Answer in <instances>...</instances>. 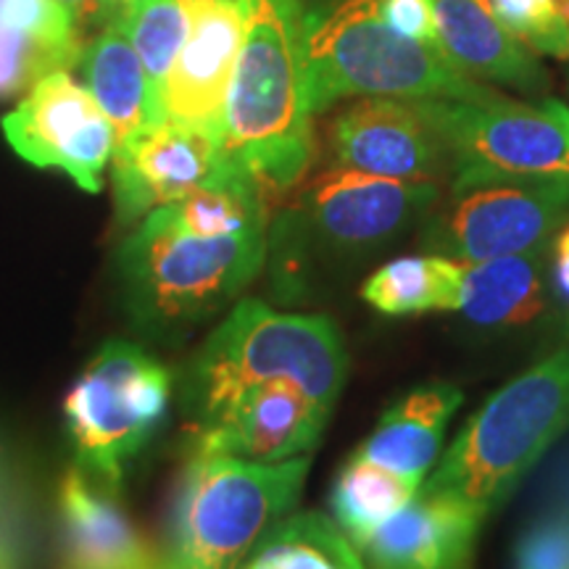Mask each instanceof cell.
Segmentation results:
<instances>
[{
	"label": "cell",
	"mask_w": 569,
	"mask_h": 569,
	"mask_svg": "<svg viewBox=\"0 0 569 569\" xmlns=\"http://www.w3.org/2000/svg\"><path fill=\"white\" fill-rule=\"evenodd\" d=\"M243 48L227 103L224 153L261 193L296 188L315 159L303 84L306 0H240Z\"/></svg>",
	"instance_id": "6da1fadb"
},
{
	"label": "cell",
	"mask_w": 569,
	"mask_h": 569,
	"mask_svg": "<svg viewBox=\"0 0 569 569\" xmlns=\"http://www.w3.org/2000/svg\"><path fill=\"white\" fill-rule=\"evenodd\" d=\"M303 84L311 117L346 98L480 101L496 92L461 71L440 48L390 27L377 0L306 6Z\"/></svg>",
	"instance_id": "7a4b0ae2"
},
{
	"label": "cell",
	"mask_w": 569,
	"mask_h": 569,
	"mask_svg": "<svg viewBox=\"0 0 569 569\" xmlns=\"http://www.w3.org/2000/svg\"><path fill=\"white\" fill-rule=\"evenodd\" d=\"M348 377V353L338 327L325 315H293L246 298L188 365L180 407L198 430L240 390L290 382L336 409Z\"/></svg>",
	"instance_id": "3957f363"
},
{
	"label": "cell",
	"mask_w": 569,
	"mask_h": 569,
	"mask_svg": "<svg viewBox=\"0 0 569 569\" xmlns=\"http://www.w3.org/2000/svg\"><path fill=\"white\" fill-rule=\"evenodd\" d=\"M567 436L569 346L496 390L419 490L453 496L490 517Z\"/></svg>",
	"instance_id": "277c9868"
},
{
	"label": "cell",
	"mask_w": 569,
	"mask_h": 569,
	"mask_svg": "<svg viewBox=\"0 0 569 569\" xmlns=\"http://www.w3.org/2000/svg\"><path fill=\"white\" fill-rule=\"evenodd\" d=\"M309 457L259 465L190 451L156 569H240L301 498Z\"/></svg>",
	"instance_id": "5b68a950"
},
{
	"label": "cell",
	"mask_w": 569,
	"mask_h": 569,
	"mask_svg": "<svg viewBox=\"0 0 569 569\" xmlns=\"http://www.w3.org/2000/svg\"><path fill=\"white\" fill-rule=\"evenodd\" d=\"M267 259V224L222 238L184 232L161 209L119 248L124 306L140 330L184 332L222 311Z\"/></svg>",
	"instance_id": "8992f818"
},
{
	"label": "cell",
	"mask_w": 569,
	"mask_h": 569,
	"mask_svg": "<svg viewBox=\"0 0 569 569\" xmlns=\"http://www.w3.org/2000/svg\"><path fill=\"white\" fill-rule=\"evenodd\" d=\"M172 388L169 369L146 348L109 340L63 398L74 467L119 493L130 461L163 425Z\"/></svg>",
	"instance_id": "52a82bcc"
},
{
	"label": "cell",
	"mask_w": 569,
	"mask_h": 569,
	"mask_svg": "<svg viewBox=\"0 0 569 569\" xmlns=\"http://www.w3.org/2000/svg\"><path fill=\"white\" fill-rule=\"evenodd\" d=\"M438 198V182L390 180L340 167L319 174L272 232L282 280L293 284L315 253L338 261L367 259L422 222Z\"/></svg>",
	"instance_id": "ba28073f"
},
{
	"label": "cell",
	"mask_w": 569,
	"mask_h": 569,
	"mask_svg": "<svg viewBox=\"0 0 569 569\" xmlns=\"http://www.w3.org/2000/svg\"><path fill=\"white\" fill-rule=\"evenodd\" d=\"M448 153L451 188L501 180L569 182V109L557 98L415 101Z\"/></svg>",
	"instance_id": "9c48e42d"
},
{
	"label": "cell",
	"mask_w": 569,
	"mask_h": 569,
	"mask_svg": "<svg viewBox=\"0 0 569 569\" xmlns=\"http://www.w3.org/2000/svg\"><path fill=\"white\" fill-rule=\"evenodd\" d=\"M569 219V182L501 180L451 188L425 217L427 253L472 264L551 246Z\"/></svg>",
	"instance_id": "30bf717a"
},
{
	"label": "cell",
	"mask_w": 569,
	"mask_h": 569,
	"mask_svg": "<svg viewBox=\"0 0 569 569\" xmlns=\"http://www.w3.org/2000/svg\"><path fill=\"white\" fill-rule=\"evenodd\" d=\"M3 134L21 159L40 169H61L88 193H101L117 134L88 84L69 71L34 82L17 109L3 117Z\"/></svg>",
	"instance_id": "8fae6325"
},
{
	"label": "cell",
	"mask_w": 569,
	"mask_h": 569,
	"mask_svg": "<svg viewBox=\"0 0 569 569\" xmlns=\"http://www.w3.org/2000/svg\"><path fill=\"white\" fill-rule=\"evenodd\" d=\"M224 142L172 119L142 127L113 148V206L119 224L132 227L174 203L230 167Z\"/></svg>",
	"instance_id": "7c38bea8"
},
{
	"label": "cell",
	"mask_w": 569,
	"mask_h": 569,
	"mask_svg": "<svg viewBox=\"0 0 569 569\" xmlns=\"http://www.w3.org/2000/svg\"><path fill=\"white\" fill-rule=\"evenodd\" d=\"M190 30L163 82V113L224 142L227 103L243 48L240 0H188Z\"/></svg>",
	"instance_id": "4fadbf2b"
},
{
	"label": "cell",
	"mask_w": 569,
	"mask_h": 569,
	"mask_svg": "<svg viewBox=\"0 0 569 569\" xmlns=\"http://www.w3.org/2000/svg\"><path fill=\"white\" fill-rule=\"evenodd\" d=\"M330 156L340 169L407 182H438L448 153L415 101L359 98L332 119Z\"/></svg>",
	"instance_id": "5bb4252c"
},
{
	"label": "cell",
	"mask_w": 569,
	"mask_h": 569,
	"mask_svg": "<svg viewBox=\"0 0 569 569\" xmlns=\"http://www.w3.org/2000/svg\"><path fill=\"white\" fill-rule=\"evenodd\" d=\"M332 409L290 382L240 390L217 417L193 430V451L280 465L315 451Z\"/></svg>",
	"instance_id": "9a60e30c"
},
{
	"label": "cell",
	"mask_w": 569,
	"mask_h": 569,
	"mask_svg": "<svg viewBox=\"0 0 569 569\" xmlns=\"http://www.w3.org/2000/svg\"><path fill=\"white\" fill-rule=\"evenodd\" d=\"M486 515L443 493H419L356 543L367 569H475Z\"/></svg>",
	"instance_id": "2e32d148"
},
{
	"label": "cell",
	"mask_w": 569,
	"mask_h": 569,
	"mask_svg": "<svg viewBox=\"0 0 569 569\" xmlns=\"http://www.w3.org/2000/svg\"><path fill=\"white\" fill-rule=\"evenodd\" d=\"M156 551L119 493L71 467L59 486V569H151Z\"/></svg>",
	"instance_id": "e0dca14e"
},
{
	"label": "cell",
	"mask_w": 569,
	"mask_h": 569,
	"mask_svg": "<svg viewBox=\"0 0 569 569\" xmlns=\"http://www.w3.org/2000/svg\"><path fill=\"white\" fill-rule=\"evenodd\" d=\"M443 53L475 80L509 84L530 96L549 88V74L528 46L498 21L488 0H432Z\"/></svg>",
	"instance_id": "ac0fdd59"
},
{
	"label": "cell",
	"mask_w": 569,
	"mask_h": 569,
	"mask_svg": "<svg viewBox=\"0 0 569 569\" xmlns=\"http://www.w3.org/2000/svg\"><path fill=\"white\" fill-rule=\"evenodd\" d=\"M553 243L515 256L461 264L457 311L488 330L528 327L549 309Z\"/></svg>",
	"instance_id": "d6986e66"
},
{
	"label": "cell",
	"mask_w": 569,
	"mask_h": 569,
	"mask_svg": "<svg viewBox=\"0 0 569 569\" xmlns=\"http://www.w3.org/2000/svg\"><path fill=\"white\" fill-rule=\"evenodd\" d=\"M461 390L451 382H427L409 390L390 403L353 453L425 482L440 457L446 427L461 407Z\"/></svg>",
	"instance_id": "ffe728a7"
},
{
	"label": "cell",
	"mask_w": 569,
	"mask_h": 569,
	"mask_svg": "<svg viewBox=\"0 0 569 569\" xmlns=\"http://www.w3.org/2000/svg\"><path fill=\"white\" fill-rule=\"evenodd\" d=\"M80 67L92 98L109 117L117 146L142 127L167 122L156 109L146 67L122 21L106 27L90 42H84Z\"/></svg>",
	"instance_id": "44dd1931"
},
{
	"label": "cell",
	"mask_w": 569,
	"mask_h": 569,
	"mask_svg": "<svg viewBox=\"0 0 569 569\" xmlns=\"http://www.w3.org/2000/svg\"><path fill=\"white\" fill-rule=\"evenodd\" d=\"M461 261L438 253L403 256L375 269L361 284V298L386 317L457 311Z\"/></svg>",
	"instance_id": "7402d4cb"
},
{
	"label": "cell",
	"mask_w": 569,
	"mask_h": 569,
	"mask_svg": "<svg viewBox=\"0 0 569 569\" xmlns=\"http://www.w3.org/2000/svg\"><path fill=\"white\" fill-rule=\"evenodd\" d=\"M240 569H367V565L336 519L322 511H301L280 519Z\"/></svg>",
	"instance_id": "603a6c76"
},
{
	"label": "cell",
	"mask_w": 569,
	"mask_h": 569,
	"mask_svg": "<svg viewBox=\"0 0 569 569\" xmlns=\"http://www.w3.org/2000/svg\"><path fill=\"white\" fill-rule=\"evenodd\" d=\"M422 482L398 475L375 461L351 453L338 472L330 493L332 519L356 543L401 511L419 493Z\"/></svg>",
	"instance_id": "cb8c5ba5"
},
{
	"label": "cell",
	"mask_w": 569,
	"mask_h": 569,
	"mask_svg": "<svg viewBox=\"0 0 569 569\" xmlns=\"http://www.w3.org/2000/svg\"><path fill=\"white\" fill-rule=\"evenodd\" d=\"M134 51L146 67L156 109L163 119V82L190 30L188 0H130L122 19Z\"/></svg>",
	"instance_id": "d4e9b609"
},
{
	"label": "cell",
	"mask_w": 569,
	"mask_h": 569,
	"mask_svg": "<svg viewBox=\"0 0 569 569\" xmlns=\"http://www.w3.org/2000/svg\"><path fill=\"white\" fill-rule=\"evenodd\" d=\"M490 9L530 51L569 59V24L551 0H488Z\"/></svg>",
	"instance_id": "484cf974"
},
{
	"label": "cell",
	"mask_w": 569,
	"mask_h": 569,
	"mask_svg": "<svg viewBox=\"0 0 569 569\" xmlns=\"http://www.w3.org/2000/svg\"><path fill=\"white\" fill-rule=\"evenodd\" d=\"M511 569H569V507H536L511 546Z\"/></svg>",
	"instance_id": "4316f807"
},
{
	"label": "cell",
	"mask_w": 569,
	"mask_h": 569,
	"mask_svg": "<svg viewBox=\"0 0 569 569\" xmlns=\"http://www.w3.org/2000/svg\"><path fill=\"white\" fill-rule=\"evenodd\" d=\"M32 559V528L17 467L0 448V569H27Z\"/></svg>",
	"instance_id": "83f0119b"
},
{
	"label": "cell",
	"mask_w": 569,
	"mask_h": 569,
	"mask_svg": "<svg viewBox=\"0 0 569 569\" xmlns=\"http://www.w3.org/2000/svg\"><path fill=\"white\" fill-rule=\"evenodd\" d=\"M67 71L56 56L42 51L32 40L13 30L0 17V98L27 92L42 77Z\"/></svg>",
	"instance_id": "f1b7e54d"
},
{
	"label": "cell",
	"mask_w": 569,
	"mask_h": 569,
	"mask_svg": "<svg viewBox=\"0 0 569 569\" xmlns=\"http://www.w3.org/2000/svg\"><path fill=\"white\" fill-rule=\"evenodd\" d=\"M377 6H380L388 24L396 27L398 32L425 42V46L440 48L432 0H377Z\"/></svg>",
	"instance_id": "f546056e"
},
{
	"label": "cell",
	"mask_w": 569,
	"mask_h": 569,
	"mask_svg": "<svg viewBox=\"0 0 569 569\" xmlns=\"http://www.w3.org/2000/svg\"><path fill=\"white\" fill-rule=\"evenodd\" d=\"M536 469V507H569V440L553 446Z\"/></svg>",
	"instance_id": "4dcf8cb0"
},
{
	"label": "cell",
	"mask_w": 569,
	"mask_h": 569,
	"mask_svg": "<svg viewBox=\"0 0 569 569\" xmlns=\"http://www.w3.org/2000/svg\"><path fill=\"white\" fill-rule=\"evenodd\" d=\"M61 3L74 13L82 34L88 30L101 32L106 27L122 21L127 6H130L127 0H61Z\"/></svg>",
	"instance_id": "1f68e13d"
},
{
	"label": "cell",
	"mask_w": 569,
	"mask_h": 569,
	"mask_svg": "<svg viewBox=\"0 0 569 569\" xmlns=\"http://www.w3.org/2000/svg\"><path fill=\"white\" fill-rule=\"evenodd\" d=\"M553 290H557L559 301H565V306L569 309V227L561 230V234H557L553 240Z\"/></svg>",
	"instance_id": "d6a6232c"
},
{
	"label": "cell",
	"mask_w": 569,
	"mask_h": 569,
	"mask_svg": "<svg viewBox=\"0 0 569 569\" xmlns=\"http://www.w3.org/2000/svg\"><path fill=\"white\" fill-rule=\"evenodd\" d=\"M551 3L557 6L559 13L567 19V24H569V0H551Z\"/></svg>",
	"instance_id": "836d02e7"
},
{
	"label": "cell",
	"mask_w": 569,
	"mask_h": 569,
	"mask_svg": "<svg viewBox=\"0 0 569 569\" xmlns=\"http://www.w3.org/2000/svg\"><path fill=\"white\" fill-rule=\"evenodd\" d=\"M127 3H130V0H127Z\"/></svg>",
	"instance_id": "e575fe53"
},
{
	"label": "cell",
	"mask_w": 569,
	"mask_h": 569,
	"mask_svg": "<svg viewBox=\"0 0 569 569\" xmlns=\"http://www.w3.org/2000/svg\"><path fill=\"white\" fill-rule=\"evenodd\" d=\"M151 569H156V567H151Z\"/></svg>",
	"instance_id": "d590c367"
}]
</instances>
